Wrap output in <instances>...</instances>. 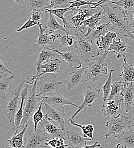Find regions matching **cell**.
<instances>
[{"label": "cell", "mask_w": 134, "mask_h": 148, "mask_svg": "<svg viewBox=\"0 0 134 148\" xmlns=\"http://www.w3.org/2000/svg\"><path fill=\"white\" fill-rule=\"evenodd\" d=\"M103 9V19L111 24V27L118 34L130 38L134 40V36L130 29L129 21L125 10L120 6L110 7L107 3L100 5Z\"/></svg>", "instance_id": "6da1fadb"}, {"label": "cell", "mask_w": 134, "mask_h": 148, "mask_svg": "<svg viewBox=\"0 0 134 148\" xmlns=\"http://www.w3.org/2000/svg\"><path fill=\"white\" fill-rule=\"evenodd\" d=\"M99 8H95L91 5H85L78 8H73L71 14L66 17L69 29L74 31L76 33L83 32L82 29V22L96 14L100 10Z\"/></svg>", "instance_id": "7a4b0ae2"}, {"label": "cell", "mask_w": 134, "mask_h": 148, "mask_svg": "<svg viewBox=\"0 0 134 148\" xmlns=\"http://www.w3.org/2000/svg\"><path fill=\"white\" fill-rule=\"evenodd\" d=\"M109 51H104L100 58H98L95 61L90 62L86 70V81H99L104 75L109 74L106 63V58L109 56Z\"/></svg>", "instance_id": "3957f363"}, {"label": "cell", "mask_w": 134, "mask_h": 148, "mask_svg": "<svg viewBox=\"0 0 134 148\" xmlns=\"http://www.w3.org/2000/svg\"><path fill=\"white\" fill-rule=\"evenodd\" d=\"M84 32L75 34L77 41L75 45L76 51L79 56L86 62H88L91 58H96L100 55L98 49L96 48L93 43L89 41L85 36Z\"/></svg>", "instance_id": "277c9868"}, {"label": "cell", "mask_w": 134, "mask_h": 148, "mask_svg": "<svg viewBox=\"0 0 134 148\" xmlns=\"http://www.w3.org/2000/svg\"><path fill=\"white\" fill-rule=\"evenodd\" d=\"M40 83L39 91L37 95L38 97L49 96L58 92L62 84H66L65 81L59 82L53 73L45 74L39 77Z\"/></svg>", "instance_id": "5b68a950"}, {"label": "cell", "mask_w": 134, "mask_h": 148, "mask_svg": "<svg viewBox=\"0 0 134 148\" xmlns=\"http://www.w3.org/2000/svg\"><path fill=\"white\" fill-rule=\"evenodd\" d=\"M29 79L24 78L20 82L19 86L12 92L11 96H10L9 102L7 106L6 111H5V115L9 119L11 125H12L13 129L16 128L15 124V117L16 113L19 109V100H21V90L24 84L28 81Z\"/></svg>", "instance_id": "8992f818"}, {"label": "cell", "mask_w": 134, "mask_h": 148, "mask_svg": "<svg viewBox=\"0 0 134 148\" xmlns=\"http://www.w3.org/2000/svg\"><path fill=\"white\" fill-rule=\"evenodd\" d=\"M38 79L39 77L34 81L33 87L28 97L26 98V100H25L23 117L19 126V128L22 129L27 124L29 119L38 110L39 107L38 104L39 101H41V98H39L36 94L37 84Z\"/></svg>", "instance_id": "52a82bcc"}, {"label": "cell", "mask_w": 134, "mask_h": 148, "mask_svg": "<svg viewBox=\"0 0 134 148\" xmlns=\"http://www.w3.org/2000/svg\"><path fill=\"white\" fill-rule=\"evenodd\" d=\"M106 127L109 132L105 135L106 138L111 136H114L121 133L126 130L132 127V121L124 116H120L118 117H110L106 121Z\"/></svg>", "instance_id": "ba28073f"}, {"label": "cell", "mask_w": 134, "mask_h": 148, "mask_svg": "<svg viewBox=\"0 0 134 148\" xmlns=\"http://www.w3.org/2000/svg\"><path fill=\"white\" fill-rule=\"evenodd\" d=\"M49 141L46 134L39 129L30 130L25 137V148H45L46 144Z\"/></svg>", "instance_id": "9c48e42d"}, {"label": "cell", "mask_w": 134, "mask_h": 148, "mask_svg": "<svg viewBox=\"0 0 134 148\" xmlns=\"http://www.w3.org/2000/svg\"><path fill=\"white\" fill-rule=\"evenodd\" d=\"M56 122L50 119L46 114L43 120L39 122V125L42 127L44 131L49 134L52 138H62L66 140L65 134L59 125H56Z\"/></svg>", "instance_id": "30bf717a"}, {"label": "cell", "mask_w": 134, "mask_h": 148, "mask_svg": "<svg viewBox=\"0 0 134 148\" xmlns=\"http://www.w3.org/2000/svg\"><path fill=\"white\" fill-rule=\"evenodd\" d=\"M102 87V84H99L96 88H93L90 86H87L86 87L85 92L83 94L84 96V100L80 106L79 110H77L76 112L73 114L71 119H74V118L77 116V114L87 107H91L93 102H94L99 97L100 93V89Z\"/></svg>", "instance_id": "8fae6325"}, {"label": "cell", "mask_w": 134, "mask_h": 148, "mask_svg": "<svg viewBox=\"0 0 134 148\" xmlns=\"http://www.w3.org/2000/svg\"><path fill=\"white\" fill-rule=\"evenodd\" d=\"M123 99H114L107 100V101L101 106V110L104 116L107 118L118 117L122 113V101Z\"/></svg>", "instance_id": "7c38bea8"}, {"label": "cell", "mask_w": 134, "mask_h": 148, "mask_svg": "<svg viewBox=\"0 0 134 148\" xmlns=\"http://www.w3.org/2000/svg\"><path fill=\"white\" fill-rule=\"evenodd\" d=\"M41 99L49 106L58 110H60L64 108L63 107L66 105L73 106L78 108L80 107V106H78L76 104L64 97L59 93L49 96H42Z\"/></svg>", "instance_id": "4fadbf2b"}, {"label": "cell", "mask_w": 134, "mask_h": 148, "mask_svg": "<svg viewBox=\"0 0 134 148\" xmlns=\"http://www.w3.org/2000/svg\"><path fill=\"white\" fill-rule=\"evenodd\" d=\"M69 145L74 148H83L87 145V141L93 140L91 138L85 136L76 130H69L66 132Z\"/></svg>", "instance_id": "5bb4252c"}, {"label": "cell", "mask_w": 134, "mask_h": 148, "mask_svg": "<svg viewBox=\"0 0 134 148\" xmlns=\"http://www.w3.org/2000/svg\"><path fill=\"white\" fill-rule=\"evenodd\" d=\"M60 65L61 61L58 58L53 60H50L47 62H45L43 64H42L41 66L40 71L41 70V69H44L45 70L42 71V73L33 76L30 80L27 81L28 84L32 85L37 78L42 76L45 74L48 73H60Z\"/></svg>", "instance_id": "9a60e30c"}, {"label": "cell", "mask_w": 134, "mask_h": 148, "mask_svg": "<svg viewBox=\"0 0 134 148\" xmlns=\"http://www.w3.org/2000/svg\"><path fill=\"white\" fill-rule=\"evenodd\" d=\"M87 67L78 69L76 71H73L69 74L67 79L65 80L67 87V90H70L76 88L78 86L85 83L86 76L84 74Z\"/></svg>", "instance_id": "2e32d148"}, {"label": "cell", "mask_w": 134, "mask_h": 148, "mask_svg": "<svg viewBox=\"0 0 134 148\" xmlns=\"http://www.w3.org/2000/svg\"><path fill=\"white\" fill-rule=\"evenodd\" d=\"M39 33L38 34V37L36 41V43L33 45L34 47L37 48L38 47H43L44 48L46 47L47 45H52L56 47V48L57 49V46H56L54 44L55 41L58 39L60 34H45L44 32L47 29L46 27L43 28L42 24L40 23L39 25Z\"/></svg>", "instance_id": "e0dca14e"}, {"label": "cell", "mask_w": 134, "mask_h": 148, "mask_svg": "<svg viewBox=\"0 0 134 148\" xmlns=\"http://www.w3.org/2000/svg\"><path fill=\"white\" fill-rule=\"evenodd\" d=\"M43 104L46 108V114L47 115V116L50 119L56 122L58 125H59L61 127L62 130H65L64 117L65 116V112L64 108L60 110H58L57 109L52 107V106H49L44 101H43Z\"/></svg>", "instance_id": "ac0fdd59"}, {"label": "cell", "mask_w": 134, "mask_h": 148, "mask_svg": "<svg viewBox=\"0 0 134 148\" xmlns=\"http://www.w3.org/2000/svg\"><path fill=\"white\" fill-rule=\"evenodd\" d=\"M124 97V110L129 113L134 106V83H131L124 84V88L122 93Z\"/></svg>", "instance_id": "d6986e66"}, {"label": "cell", "mask_w": 134, "mask_h": 148, "mask_svg": "<svg viewBox=\"0 0 134 148\" xmlns=\"http://www.w3.org/2000/svg\"><path fill=\"white\" fill-rule=\"evenodd\" d=\"M53 50L54 53L60 56L62 58L68 63L69 66L72 68V69H73V67L75 68V64L78 65L77 69L82 68V64L79 59V56L76 50L73 51L62 53L57 48H53Z\"/></svg>", "instance_id": "ffe728a7"}, {"label": "cell", "mask_w": 134, "mask_h": 148, "mask_svg": "<svg viewBox=\"0 0 134 148\" xmlns=\"http://www.w3.org/2000/svg\"><path fill=\"white\" fill-rule=\"evenodd\" d=\"M114 137L119 141L121 148H134V130L132 127Z\"/></svg>", "instance_id": "44dd1931"}, {"label": "cell", "mask_w": 134, "mask_h": 148, "mask_svg": "<svg viewBox=\"0 0 134 148\" xmlns=\"http://www.w3.org/2000/svg\"><path fill=\"white\" fill-rule=\"evenodd\" d=\"M110 27H111V24L108 22L99 24L90 32H87L85 36L89 41L93 43L94 40L98 39L100 37L105 36L109 32L108 29Z\"/></svg>", "instance_id": "7402d4cb"}, {"label": "cell", "mask_w": 134, "mask_h": 148, "mask_svg": "<svg viewBox=\"0 0 134 148\" xmlns=\"http://www.w3.org/2000/svg\"><path fill=\"white\" fill-rule=\"evenodd\" d=\"M129 47L127 45L122 41L120 39L118 40L114 39L113 43L110 45L107 51H113L116 54V58L119 59L120 58H126V55L129 51Z\"/></svg>", "instance_id": "603a6c76"}, {"label": "cell", "mask_w": 134, "mask_h": 148, "mask_svg": "<svg viewBox=\"0 0 134 148\" xmlns=\"http://www.w3.org/2000/svg\"><path fill=\"white\" fill-rule=\"evenodd\" d=\"M122 67L123 71L119 76L122 77V80L124 84L131 83H134V66L133 63H129L127 62L126 58H124Z\"/></svg>", "instance_id": "cb8c5ba5"}, {"label": "cell", "mask_w": 134, "mask_h": 148, "mask_svg": "<svg viewBox=\"0 0 134 148\" xmlns=\"http://www.w3.org/2000/svg\"><path fill=\"white\" fill-rule=\"evenodd\" d=\"M118 33L116 32H108L107 34L99 39H97L96 44L98 49L102 51H106L109 48L110 45L113 43L114 39L117 37Z\"/></svg>", "instance_id": "d4e9b609"}, {"label": "cell", "mask_w": 134, "mask_h": 148, "mask_svg": "<svg viewBox=\"0 0 134 148\" xmlns=\"http://www.w3.org/2000/svg\"><path fill=\"white\" fill-rule=\"evenodd\" d=\"M30 84H27L26 87H25V88L23 90V91L21 93V103L19 106V109L17 111L16 117H15V124H16V130L15 132V134L18 133L19 130V128L20 124L21 123L23 117V107L25 103V100L27 95V90L29 87L30 86Z\"/></svg>", "instance_id": "484cf974"}, {"label": "cell", "mask_w": 134, "mask_h": 148, "mask_svg": "<svg viewBox=\"0 0 134 148\" xmlns=\"http://www.w3.org/2000/svg\"><path fill=\"white\" fill-rule=\"evenodd\" d=\"M27 127L28 124H27L25 126V127L22 129V130L21 132L17 134L14 133L13 136L10 139L6 141V143H7L9 145L10 148H25V147L24 146L25 141L23 140V137Z\"/></svg>", "instance_id": "4316f807"}, {"label": "cell", "mask_w": 134, "mask_h": 148, "mask_svg": "<svg viewBox=\"0 0 134 148\" xmlns=\"http://www.w3.org/2000/svg\"><path fill=\"white\" fill-rule=\"evenodd\" d=\"M103 12H102L100 10L98 11V12L94 16L90 17L83 21L82 23V29H84L86 26L88 27L87 32H90L93 30L96 26L99 25V22L103 19Z\"/></svg>", "instance_id": "83f0119b"}, {"label": "cell", "mask_w": 134, "mask_h": 148, "mask_svg": "<svg viewBox=\"0 0 134 148\" xmlns=\"http://www.w3.org/2000/svg\"><path fill=\"white\" fill-rule=\"evenodd\" d=\"M49 18L48 20L47 25L45 27L46 29H48L49 30V34H52L57 30H60L65 32L66 34H69L70 31L67 30L64 26L59 24L54 15L51 13H49Z\"/></svg>", "instance_id": "f1b7e54d"}, {"label": "cell", "mask_w": 134, "mask_h": 148, "mask_svg": "<svg viewBox=\"0 0 134 148\" xmlns=\"http://www.w3.org/2000/svg\"><path fill=\"white\" fill-rule=\"evenodd\" d=\"M57 54V53H56ZM56 53L53 51V49H46L44 48L39 53L37 57V74H40V67L42 65V63H45L50 60V59L54 56H57Z\"/></svg>", "instance_id": "f546056e"}, {"label": "cell", "mask_w": 134, "mask_h": 148, "mask_svg": "<svg viewBox=\"0 0 134 148\" xmlns=\"http://www.w3.org/2000/svg\"><path fill=\"white\" fill-rule=\"evenodd\" d=\"M27 8L30 10L38 9L45 12L51 8V0H27Z\"/></svg>", "instance_id": "4dcf8cb0"}, {"label": "cell", "mask_w": 134, "mask_h": 148, "mask_svg": "<svg viewBox=\"0 0 134 148\" xmlns=\"http://www.w3.org/2000/svg\"><path fill=\"white\" fill-rule=\"evenodd\" d=\"M14 78V76L13 75L8 77L5 73H2L0 75V97L2 99L6 98V93L10 88L12 80Z\"/></svg>", "instance_id": "1f68e13d"}, {"label": "cell", "mask_w": 134, "mask_h": 148, "mask_svg": "<svg viewBox=\"0 0 134 148\" xmlns=\"http://www.w3.org/2000/svg\"><path fill=\"white\" fill-rule=\"evenodd\" d=\"M71 10L72 9L70 7L65 9H47L45 10V13L47 14H53L55 16L57 17L58 18L62 19L63 22L64 27L67 30H69L70 29H69V23L66 19V17H64V14L69 11H71Z\"/></svg>", "instance_id": "d6a6232c"}, {"label": "cell", "mask_w": 134, "mask_h": 148, "mask_svg": "<svg viewBox=\"0 0 134 148\" xmlns=\"http://www.w3.org/2000/svg\"><path fill=\"white\" fill-rule=\"evenodd\" d=\"M76 36H69V34H66L65 36L60 35L58 39L60 41V45L59 46V49L62 47H70L73 46H75L77 41Z\"/></svg>", "instance_id": "836d02e7"}, {"label": "cell", "mask_w": 134, "mask_h": 148, "mask_svg": "<svg viewBox=\"0 0 134 148\" xmlns=\"http://www.w3.org/2000/svg\"><path fill=\"white\" fill-rule=\"evenodd\" d=\"M124 88V84L122 80L120 82H115L112 84L111 91L108 100H112L115 97L122 96V93Z\"/></svg>", "instance_id": "e575fe53"}, {"label": "cell", "mask_w": 134, "mask_h": 148, "mask_svg": "<svg viewBox=\"0 0 134 148\" xmlns=\"http://www.w3.org/2000/svg\"><path fill=\"white\" fill-rule=\"evenodd\" d=\"M114 69L112 67V69L110 71L109 73V76L105 83L104 85L102 87L103 89V99L104 101H107L109 98L111 91V86H112V80H113V75L112 74L114 72Z\"/></svg>", "instance_id": "d590c367"}, {"label": "cell", "mask_w": 134, "mask_h": 148, "mask_svg": "<svg viewBox=\"0 0 134 148\" xmlns=\"http://www.w3.org/2000/svg\"><path fill=\"white\" fill-rule=\"evenodd\" d=\"M70 122L72 125L80 128L82 130L83 133L85 136L93 140V132L94 130V128L93 125L89 124L87 125H82L79 124V123H78L77 121L72 119H70Z\"/></svg>", "instance_id": "8d00e7d4"}, {"label": "cell", "mask_w": 134, "mask_h": 148, "mask_svg": "<svg viewBox=\"0 0 134 148\" xmlns=\"http://www.w3.org/2000/svg\"><path fill=\"white\" fill-rule=\"evenodd\" d=\"M112 3L123 8L126 13L134 10V0H115Z\"/></svg>", "instance_id": "74e56055"}, {"label": "cell", "mask_w": 134, "mask_h": 148, "mask_svg": "<svg viewBox=\"0 0 134 148\" xmlns=\"http://www.w3.org/2000/svg\"><path fill=\"white\" fill-rule=\"evenodd\" d=\"M43 104V101L41 99V103L40 105L39 106L38 109L34 113V114L33 116V121L34 122V130H37L38 124L43 120V119L45 116L42 111V107Z\"/></svg>", "instance_id": "f35d334b"}, {"label": "cell", "mask_w": 134, "mask_h": 148, "mask_svg": "<svg viewBox=\"0 0 134 148\" xmlns=\"http://www.w3.org/2000/svg\"><path fill=\"white\" fill-rule=\"evenodd\" d=\"M69 0H51L50 9H65L69 8Z\"/></svg>", "instance_id": "ab89813d"}, {"label": "cell", "mask_w": 134, "mask_h": 148, "mask_svg": "<svg viewBox=\"0 0 134 148\" xmlns=\"http://www.w3.org/2000/svg\"><path fill=\"white\" fill-rule=\"evenodd\" d=\"M40 23L41 22L39 21H33L30 17L29 19L26 22V23L21 27H20L19 30H17L16 32L19 33V32H22L23 30H26V29H29V28H30V27H32L33 26H34L36 25H39L40 24Z\"/></svg>", "instance_id": "60d3db41"}, {"label": "cell", "mask_w": 134, "mask_h": 148, "mask_svg": "<svg viewBox=\"0 0 134 148\" xmlns=\"http://www.w3.org/2000/svg\"><path fill=\"white\" fill-rule=\"evenodd\" d=\"M65 140H64L62 138H52V140H49L46 144V145L47 147L50 146L53 148H56L58 146L65 144Z\"/></svg>", "instance_id": "b9f144b4"}, {"label": "cell", "mask_w": 134, "mask_h": 148, "mask_svg": "<svg viewBox=\"0 0 134 148\" xmlns=\"http://www.w3.org/2000/svg\"><path fill=\"white\" fill-rule=\"evenodd\" d=\"M45 13V12L43 11V10H38V9H34V10H32L30 18L33 21H39L41 19L43 18V14Z\"/></svg>", "instance_id": "7bdbcfd3"}, {"label": "cell", "mask_w": 134, "mask_h": 148, "mask_svg": "<svg viewBox=\"0 0 134 148\" xmlns=\"http://www.w3.org/2000/svg\"><path fill=\"white\" fill-rule=\"evenodd\" d=\"M126 16L129 21L130 26H133L134 28V10L131 12L127 13Z\"/></svg>", "instance_id": "ee69618b"}, {"label": "cell", "mask_w": 134, "mask_h": 148, "mask_svg": "<svg viewBox=\"0 0 134 148\" xmlns=\"http://www.w3.org/2000/svg\"><path fill=\"white\" fill-rule=\"evenodd\" d=\"M6 73L13 75V73L12 71H10V70H9L8 69V68L5 66V64L2 62V59L1 58V59H0V74Z\"/></svg>", "instance_id": "f6af8a7d"}, {"label": "cell", "mask_w": 134, "mask_h": 148, "mask_svg": "<svg viewBox=\"0 0 134 148\" xmlns=\"http://www.w3.org/2000/svg\"><path fill=\"white\" fill-rule=\"evenodd\" d=\"M100 147H101V145L98 141H96L94 144L90 145H88V146L86 145V147H85L84 148H100Z\"/></svg>", "instance_id": "bcb514c9"}, {"label": "cell", "mask_w": 134, "mask_h": 148, "mask_svg": "<svg viewBox=\"0 0 134 148\" xmlns=\"http://www.w3.org/2000/svg\"><path fill=\"white\" fill-rule=\"evenodd\" d=\"M17 4L19 5H23L25 2H24V0H14Z\"/></svg>", "instance_id": "7dc6e473"}, {"label": "cell", "mask_w": 134, "mask_h": 148, "mask_svg": "<svg viewBox=\"0 0 134 148\" xmlns=\"http://www.w3.org/2000/svg\"><path fill=\"white\" fill-rule=\"evenodd\" d=\"M68 147H69V145H65V144H63V145H62L58 146V147H56V148H67Z\"/></svg>", "instance_id": "c3c4849f"}, {"label": "cell", "mask_w": 134, "mask_h": 148, "mask_svg": "<svg viewBox=\"0 0 134 148\" xmlns=\"http://www.w3.org/2000/svg\"><path fill=\"white\" fill-rule=\"evenodd\" d=\"M132 128L134 130V117H133V120L132 121Z\"/></svg>", "instance_id": "681fc988"}, {"label": "cell", "mask_w": 134, "mask_h": 148, "mask_svg": "<svg viewBox=\"0 0 134 148\" xmlns=\"http://www.w3.org/2000/svg\"><path fill=\"white\" fill-rule=\"evenodd\" d=\"M119 147H120V143L116 145V147H115V148H119Z\"/></svg>", "instance_id": "f907efd6"}, {"label": "cell", "mask_w": 134, "mask_h": 148, "mask_svg": "<svg viewBox=\"0 0 134 148\" xmlns=\"http://www.w3.org/2000/svg\"><path fill=\"white\" fill-rule=\"evenodd\" d=\"M132 32V33H133V34H134V30H133V32Z\"/></svg>", "instance_id": "816d5d0a"}, {"label": "cell", "mask_w": 134, "mask_h": 148, "mask_svg": "<svg viewBox=\"0 0 134 148\" xmlns=\"http://www.w3.org/2000/svg\"><path fill=\"white\" fill-rule=\"evenodd\" d=\"M5 148H8V147H5ZM15 148V147H14V148Z\"/></svg>", "instance_id": "f5cc1de1"}, {"label": "cell", "mask_w": 134, "mask_h": 148, "mask_svg": "<svg viewBox=\"0 0 134 148\" xmlns=\"http://www.w3.org/2000/svg\"><path fill=\"white\" fill-rule=\"evenodd\" d=\"M92 1H94V0H92Z\"/></svg>", "instance_id": "db71d44e"}, {"label": "cell", "mask_w": 134, "mask_h": 148, "mask_svg": "<svg viewBox=\"0 0 134 148\" xmlns=\"http://www.w3.org/2000/svg\"></svg>", "instance_id": "11a10c76"}]
</instances>
